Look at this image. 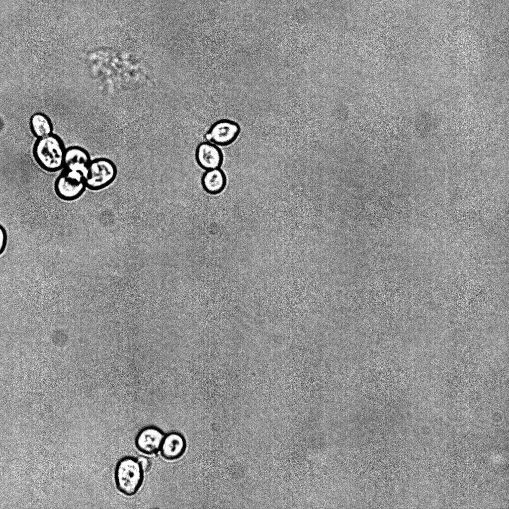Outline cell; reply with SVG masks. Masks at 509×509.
I'll list each match as a JSON object with an SVG mask.
<instances>
[{
	"mask_svg": "<svg viewBox=\"0 0 509 509\" xmlns=\"http://www.w3.org/2000/svg\"><path fill=\"white\" fill-rule=\"evenodd\" d=\"M66 148L62 139L52 133L37 139L33 147V155L38 165L48 172L63 168Z\"/></svg>",
	"mask_w": 509,
	"mask_h": 509,
	"instance_id": "1",
	"label": "cell"
},
{
	"mask_svg": "<svg viewBox=\"0 0 509 509\" xmlns=\"http://www.w3.org/2000/svg\"><path fill=\"white\" fill-rule=\"evenodd\" d=\"M114 478L116 487L120 492L126 496H133L143 483V470L137 460L132 457H125L117 463Z\"/></svg>",
	"mask_w": 509,
	"mask_h": 509,
	"instance_id": "2",
	"label": "cell"
},
{
	"mask_svg": "<svg viewBox=\"0 0 509 509\" xmlns=\"http://www.w3.org/2000/svg\"><path fill=\"white\" fill-rule=\"evenodd\" d=\"M117 173V167L111 160L98 158L91 160L85 175L86 188L91 190L103 189L114 181Z\"/></svg>",
	"mask_w": 509,
	"mask_h": 509,
	"instance_id": "3",
	"label": "cell"
},
{
	"mask_svg": "<svg viewBox=\"0 0 509 509\" xmlns=\"http://www.w3.org/2000/svg\"><path fill=\"white\" fill-rule=\"evenodd\" d=\"M86 188L85 175L77 171L64 169L54 183V190L61 199L72 201L79 198Z\"/></svg>",
	"mask_w": 509,
	"mask_h": 509,
	"instance_id": "4",
	"label": "cell"
},
{
	"mask_svg": "<svg viewBox=\"0 0 509 509\" xmlns=\"http://www.w3.org/2000/svg\"><path fill=\"white\" fill-rule=\"evenodd\" d=\"M240 131V126L236 122L221 119L211 125L205 134V138L217 146H227L236 141Z\"/></svg>",
	"mask_w": 509,
	"mask_h": 509,
	"instance_id": "5",
	"label": "cell"
},
{
	"mask_svg": "<svg viewBox=\"0 0 509 509\" xmlns=\"http://www.w3.org/2000/svg\"><path fill=\"white\" fill-rule=\"evenodd\" d=\"M195 159L198 166L206 170L220 168L223 163L224 157L218 146L207 141L200 143L197 146Z\"/></svg>",
	"mask_w": 509,
	"mask_h": 509,
	"instance_id": "6",
	"label": "cell"
},
{
	"mask_svg": "<svg viewBox=\"0 0 509 509\" xmlns=\"http://www.w3.org/2000/svg\"><path fill=\"white\" fill-rule=\"evenodd\" d=\"M165 435L162 430L155 426H147L142 429L135 438L137 448L146 454H153L160 449Z\"/></svg>",
	"mask_w": 509,
	"mask_h": 509,
	"instance_id": "7",
	"label": "cell"
},
{
	"mask_svg": "<svg viewBox=\"0 0 509 509\" xmlns=\"http://www.w3.org/2000/svg\"><path fill=\"white\" fill-rule=\"evenodd\" d=\"M90 161L89 154L85 149L71 146L66 149L63 169L79 171L85 175Z\"/></svg>",
	"mask_w": 509,
	"mask_h": 509,
	"instance_id": "8",
	"label": "cell"
},
{
	"mask_svg": "<svg viewBox=\"0 0 509 509\" xmlns=\"http://www.w3.org/2000/svg\"><path fill=\"white\" fill-rule=\"evenodd\" d=\"M186 447L184 437L178 432H172L164 436L160 449L164 458L174 460L183 455Z\"/></svg>",
	"mask_w": 509,
	"mask_h": 509,
	"instance_id": "9",
	"label": "cell"
},
{
	"mask_svg": "<svg viewBox=\"0 0 509 509\" xmlns=\"http://www.w3.org/2000/svg\"><path fill=\"white\" fill-rule=\"evenodd\" d=\"M203 189L208 194L216 195L222 192L227 185V177L221 168L206 170L201 179Z\"/></svg>",
	"mask_w": 509,
	"mask_h": 509,
	"instance_id": "10",
	"label": "cell"
},
{
	"mask_svg": "<svg viewBox=\"0 0 509 509\" xmlns=\"http://www.w3.org/2000/svg\"><path fill=\"white\" fill-rule=\"evenodd\" d=\"M30 129L32 134L37 139L51 135L53 126L50 118L44 113L37 112L33 114L30 119Z\"/></svg>",
	"mask_w": 509,
	"mask_h": 509,
	"instance_id": "11",
	"label": "cell"
},
{
	"mask_svg": "<svg viewBox=\"0 0 509 509\" xmlns=\"http://www.w3.org/2000/svg\"><path fill=\"white\" fill-rule=\"evenodd\" d=\"M7 243V234L5 229L0 225V255L4 252Z\"/></svg>",
	"mask_w": 509,
	"mask_h": 509,
	"instance_id": "12",
	"label": "cell"
},
{
	"mask_svg": "<svg viewBox=\"0 0 509 509\" xmlns=\"http://www.w3.org/2000/svg\"><path fill=\"white\" fill-rule=\"evenodd\" d=\"M137 461L143 471L149 470L151 462L147 458L144 456H140L137 459Z\"/></svg>",
	"mask_w": 509,
	"mask_h": 509,
	"instance_id": "13",
	"label": "cell"
}]
</instances>
